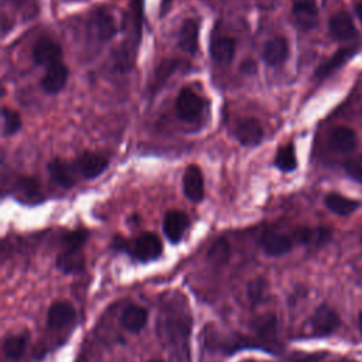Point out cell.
I'll list each match as a JSON object with an SVG mask.
<instances>
[{"label":"cell","mask_w":362,"mask_h":362,"mask_svg":"<svg viewBox=\"0 0 362 362\" xmlns=\"http://www.w3.org/2000/svg\"><path fill=\"white\" fill-rule=\"evenodd\" d=\"M88 34L98 41H109L117 33L113 14L106 7L95 8L88 17L86 23Z\"/></svg>","instance_id":"obj_1"},{"label":"cell","mask_w":362,"mask_h":362,"mask_svg":"<svg viewBox=\"0 0 362 362\" xmlns=\"http://www.w3.org/2000/svg\"><path fill=\"white\" fill-rule=\"evenodd\" d=\"M74 165L78 174L85 180H95L109 167V158L93 151H83L75 160Z\"/></svg>","instance_id":"obj_2"},{"label":"cell","mask_w":362,"mask_h":362,"mask_svg":"<svg viewBox=\"0 0 362 362\" xmlns=\"http://www.w3.org/2000/svg\"><path fill=\"white\" fill-rule=\"evenodd\" d=\"M204 102L199 95H197L189 88H182L175 100V112L178 117L187 123L195 122L202 113Z\"/></svg>","instance_id":"obj_3"},{"label":"cell","mask_w":362,"mask_h":362,"mask_svg":"<svg viewBox=\"0 0 362 362\" xmlns=\"http://www.w3.org/2000/svg\"><path fill=\"white\" fill-rule=\"evenodd\" d=\"M33 59L45 68L62 61V48L48 35H41L33 47Z\"/></svg>","instance_id":"obj_4"},{"label":"cell","mask_w":362,"mask_h":362,"mask_svg":"<svg viewBox=\"0 0 362 362\" xmlns=\"http://www.w3.org/2000/svg\"><path fill=\"white\" fill-rule=\"evenodd\" d=\"M161 250H163L161 240L153 232H144L139 235L132 246L133 256L143 262L157 259L161 255Z\"/></svg>","instance_id":"obj_5"},{"label":"cell","mask_w":362,"mask_h":362,"mask_svg":"<svg viewBox=\"0 0 362 362\" xmlns=\"http://www.w3.org/2000/svg\"><path fill=\"white\" fill-rule=\"evenodd\" d=\"M311 331L315 337H325L332 334L339 325L338 314L327 304H321L311 317Z\"/></svg>","instance_id":"obj_6"},{"label":"cell","mask_w":362,"mask_h":362,"mask_svg":"<svg viewBox=\"0 0 362 362\" xmlns=\"http://www.w3.org/2000/svg\"><path fill=\"white\" fill-rule=\"evenodd\" d=\"M47 170L52 181L62 188H72L76 184V175H79L74 161H66L64 158H52L48 161Z\"/></svg>","instance_id":"obj_7"},{"label":"cell","mask_w":362,"mask_h":362,"mask_svg":"<svg viewBox=\"0 0 362 362\" xmlns=\"http://www.w3.org/2000/svg\"><path fill=\"white\" fill-rule=\"evenodd\" d=\"M184 195L192 202H201L205 195V181L201 168L195 164H189L182 175Z\"/></svg>","instance_id":"obj_8"},{"label":"cell","mask_w":362,"mask_h":362,"mask_svg":"<svg viewBox=\"0 0 362 362\" xmlns=\"http://www.w3.org/2000/svg\"><path fill=\"white\" fill-rule=\"evenodd\" d=\"M235 136L242 146L253 147L262 143L264 137V130L262 123L256 117H245L236 124Z\"/></svg>","instance_id":"obj_9"},{"label":"cell","mask_w":362,"mask_h":362,"mask_svg":"<svg viewBox=\"0 0 362 362\" xmlns=\"http://www.w3.org/2000/svg\"><path fill=\"white\" fill-rule=\"evenodd\" d=\"M291 14L296 25L301 30H313L318 23L315 0H293Z\"/></svg>","instance_id":"obj_10"},{"label":"cell","mask_w":362,"mask_h":362,"mask_svg":"<svg viewBox=\"0 0 362 362\" xmlns=\"http://www.w3.org/2000/svg\"><path fill=\"white\" fill-rule=\"evenodd\" d=\"M68 76H69V69L61 61V62H57L47 68L44 76L40 81V85L47 93L55 95L65 88Z\"/></svg>","instance_id":"obj_11"},{"label":"cell","mask_w":362,"mask_h":362,"mask_svg":"<svg viewBox=\"0 0 362 362\" xmlns=\"http://www.w3.org/2000/svg\"><path fill=\"white\" fill-rule=\"evenodd\" d=\"M188 225H189L188 216L181 211L173 209V211H168L164 216L163 230L171 243H177L182 239L185 230L188 229Z\"/></svg>","instance_id":"obj_12"},{"label":"cell","mask_w":362,"mask_h":362,"mask_svg":"<svg viewBox=\"0 0 362 362\" xmlns=\"http://www.w3.org/2000/svg\"><path fill=\"white\" fill-rule=\"evenodd\" d=\"M329 34L337 41H348L356 37V27L346 11H338L331 16L328 23Z\"/></svg>","instance_id":"obj_13"},{"label":"cell","mask_w":362,"mask_h":362,"mask_svg":"<svg viewBox=\"0 0 362 362\" xmlns=\"http://www.w3.org/2000/svg\"><path fill=\"white\" fill-rule=\"evenodd\" d=\"M13 192L20 201L31 202V204L41 201L44 197L38 178L28 177V175H23L16 180Z\"/></svg>","instance_id":"obj_14"},{"label":"cell","mask_w":362,"mask_h":362,"mask_svg":"<svg viewBox=\"0 0 362 362\" xmlns=\"http://www.w3.org/2000/svg\"><path fill=\"white\" fill-rule=\"evenodd\" d=\"M198 34H199V21L197 18H185L180 27L178 33V47L189 54L195 55L198 51Z\"/></svg>","instance_id":"obj_15"},{"label":"cell","mask_w":362,"mask_h":362,"mask_svg":"<svg viewBox=\"0 0 362 362\" xmlns=\"http://www.w3.org/2000/svg\"><path fill=\"white\" fill-rule=\"evenodd\" d=\"M288 57V42L284 37H273L270 38L262 52V58L269 66L281 65Z\"/></svg>","instance_id":"obj_16"},{"label":"cell","mask_w":362,"mask_h":362,"mask_svg":"<svg viewBox=\"0 0 362 362\" xmlns=\"http://www.w3.org/2000/svg\"><path fill=\"white\" fill-rule=\"evenodd\" d=\"M262 249L269 256H281L288 253L293 247V240L284 233H279L274 230H267L262 236Z\"/></svg>","instance_id":"obj_17"},{"label":"cell","mask_w":362,"mask_h":362,"mask_svg":"<svg viewBox=\"0 0 362 362\" xmlns=\"http://www.w3.org/2000/svg\"><path fill=\"white\" fill-rule=\"evenodd\" d=\"M358 52V47L356 45H348L344 47L341 49H338L331 58H328L324 64H321L314 76L317 79H325L327 76H329L331 74H334L338 68H341L349 58H352L355 54Z\"/></svg>","instance_id":"obj_18"},{"label":"cell","mask_w":362,"mask_h":362,"mask_svg":"<svg viewBox=\"0 0 362 362\" xmlns=\"http://www.w3.org/2000/svg\"><path fill=\"white\" fill-rule=\"evenodd\" d=\"M75 318V308L68 301H57L54 303L47 314V325L51 329H59Z\"/></svg>","instance_id":"obj_19"},{"label":"cell","mask_w":362,"mask_h":362,"mask_svg":"<svg viewBox=\"0 0 362 362\" xmlns=\"http://www.w3.org/2000/svg\"><path fill=\"white\" fill-rule=\"evenodd\" d=\"M236 49V42L228 35H215L209 42V54L214 61L228 64L232 61Z\"/></svg>","instance_id":"obj_20"},{"label":"cell","mask_w":362,"mask_h":362,"mask_svg":"<svg viewBox=\"0 0 362 362\" xmlns=\"http://www.w3.org/2000/svg\"><path fill=\"white\" fill-rule=\"evenodd\" d=\"M329 146L335 151L349 153L356 147V134L346 126H338L329 134Z\"/></svg>","instance_id":"obj_21"},{"label":"cell","mask_w":362,"mask_h":362,"mask_svg":"<svg viewBox=\"0 0 362 362\" xmlns=\"http://www.w3.org/2000/svg\"><path fill=\"white\" fill-rule=\"evenodd\" d=\"M120 322L124 329L130 332H139L144 328L147 322V310L140 305L132 304L122 313Z\"/></svg>","instance_id":"obj_22"},{"label":"cell","mask_w":362,"mask_h":362,"mask_svg":"<svg viewBox=\"0 0 362 362\" xmlns=\"http://www.w3.org/2000/svg\"><path fill=\"white\" fill-rule=\"evenodd\" d=\"M55 264L64 273H78L85 266V257L81 249H65L58 255Z\"/></svg>","instance_id":"obj_23"},{"label":"cell","mask_w":362,"mask_h":362,"mask_svg":"<svg viewBox=\"0 0 362 362\" xmlns=\"http://www.w3.org/2000/svg\"><path fill=\"white\" fill-rule=\"evenodd\" d=\"M182 66V61L178 59V58H165L163 59L156 71H154V75H153V79L150 82V86L153 89V92H156L157 89H160L167 81L168 78Z\"/></svg>","instance_id":"obj_24"},{"label":"cell","mask_w":362,"mask_h":362,"mask_svg":"<svg viewBox=\"0 0 362 362\" xmlns=\"http://www.w3.org/2000/svg\"><path fill=\"white\" fill-rule=\"evenodd\" d=\"M325 202V206L337 214V215H341V216H346V215H351L354 211L358 209L359 206V202L355 201V199H351V198H346L341 194H337V192H331L325 197L324 199Z\"/></svg>","instance_id":"obj_25"},{"label":"cell","mask_w":362,"mask_h":362,"mask_svg":"<svg viewBox=\"0 0 362 362\" xmlns=\"http://www.w3.org/2000/svg\"><path fill=\"white\" fill-rule=\"evenodd\" d=\"M27 345H28V335L25 332L13 334L6 337L3 342V351L7 358L18 359L25 352Z\"/></svg>","instance_id":"obj_26"},{"label":"cell","mask_w":362,"mask_h":362,"mask_svg":"<svg viewBox=\"0 0 362 362\" xmlns=\"http://www.w3.org/2000/svg\"><path fill=\"white\" fill-rule=\"evenodd\" d=\"M273 164L283 173H290L296 170L297 167V157H296V150L291 143L279 147Z\"/></svg>","instance_id":"obj_27"},{"label":"cell","mask_w":362,"mask_h":362,"mask_svg":"<svg viewBox=\"0 0 362 362\" xmlns=\"http://www.w3.org/2000/svg\"><path fill=\"white\" fill-rule=\"evenodd\" d=\"M229 256H230V246H229V242L225 238L216 239L211 245V247L206 253L208 260L216 267L226 264L228 260H229Z\"/></svg>","instance_id":"obj_28"},{"label":"cell","mask_w":362,"mask_h":362,"mask_svg":"<svg viewBox=\"0 0 362 362\" xmlns=\"http://www.w3.org/2000/svg\"><path fill=\"white\" fill-rule=\"evenodd\" d=\"M297 239L301 243H314V245H321L327 242L331 238V230L327 228H317V229H310V228H301L296 233Z\"/></svg>","instance_id":"obj_29"},{"label":"cell","mask_w":362,"mask_h":362,"mask_svg":"<svg viewBox=\"0 0 362 362\" xmlns=\"http://www.w3.org/2000/svg\"><path fill=\"white\" fill-rule=\"evenodd\" d=\"M1 120H3V136L4 137L16 134L23 126V120H21L20 115L7 106H3V109H1Z\"/></svg>","instance_id":"obj_30"},{"label":"cell","mask_w":362,"mask_h":362,"mask_svg":"<svg viewBox=\"0 0 362 362\" xmlns=\"http://www.w3.org/2000/svg\"><path fill=\"white\" fill-rule=\"evenodd\" d=\"M247 298L250 300V303L256 304L260 303L266 298V293H267V281L263 277H256L253 280H250L247 283Z\"/></svg>","instance_id":"obj_31"},{"label":"cell","mask_w":362,"mask_h":362,"mask_svg":"<svg viewBox=\"0 0 362 362\" xmlns=\"http://www.w3.org/2000/svg\"><path fill=\"white\" fill-rule=\"evenodd\" d=\"M86 239H88V232L82 230V229H78V230L68 232L62 238V242L65 245V249H82Z\"/></svg>","instance_id":"obj_32"},{"label":"cell","mask_w":362,"mask_h":362,"mask_svg":"<svg viewBox=\"0 0 362 362\" xmlns=\"http://www.w3.org/2000/svg\"><path fill=\"white\" fill-rule=\"evenodd\" d=\"M346 174L358 182H362V154L351 157L344 163Z\"/></svg>","instance_id":"obj_33"},{"label":"cell","mask_w":362,"mask_h":362,"mask_svg":"<svg viewBox=\"0 0 362 362\" xmlns=\"http://www.w3.org/2000/svg\"><path fill=\"white\" fill-rule=\"evenodd\" d=\"M11 6H14L21 14L23 17L33 18L35 17L37 11H38V6L35 3V0H8Z\"/></svg>","instance_id":"obj_34"},{"label":"cell","mask_w":362,"mask_h":362,"mask_svg":"<svg viewBox=\"0 0 362 362\" xmlns=\"http://www.w3.org/2000/svg\"><path fill=\"white\" fill-rule=\"evenodd\" d=\"M242 69L245 71V72H253L255 71V64H253V61H245L243 62V65H242Z\"/></svg>","instance_id":"obj_35"},{"label":"cell","mask_w":362,"mask_h":362,"mask_svg":"<svg viewBox=\"0 0 362 362\" xmlns=\"http://www.w3.org/2000/svg\"><path fill=\"white\" fill-rule=\"evenodd\" d=\"M355 10H356V14H358L359 20L362 21V0H361V1L356 4V8H355Z\"/></svg>","instance_id":"obj_36"},{"label":"cell","mask_w":362,"mask_h":362,"mask_svg":"<svg viewBox=\"0 0 362 362\" xmlns=\"http://www.w3.org/2000/svg\"><path fill=\"white\" fill-rule=\"evenodd\" d=\"M358 327H359V329L362 332V311L359 313V317H358Z\"/></svg>","instance_id":"obj_37"},{"label":"cell","mask_w":362,"mask_h":362,"mask_svg":"<svg viewBox=\"0 0 362 362\" xmlns=\"http://www.w3.org/2000/svg\"><path fill=\"white\" fill-rule=\"evenodd\" d=\"M150 362H163V361H160V359H153V361H150Z\"/></svg>","instance_id":"obj_38"},{"label":"cell","mask_w":362,"mask_h":362,"mask_svg":"<svg viewBox=\"0 0 362 362\" xmlns=\"http://www.w3.org/2000/svg\"><path fill=\"white\" fill-rule=\"evenodd\" d=\"M361 240H362V236H361Z\"/></svg>","instance_id":"obj_39"}]
</instances>
